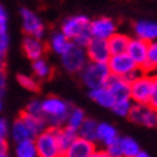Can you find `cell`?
<instances>
[{
  "mask_svg": "<svg viewBox=\"0 0 157 157\" xmlns=\"http://www.w3.org/2000/svg\"><path fill=\"white\" fill-rule=\"evenodd\" d=\"M130 101L138 105H157V79L153 75L141 74L130 84Z\"/></svg>",
  "mask_w": 157,
  "mask_h": 157,
  "instance_id": "obj_1",
  "label": "cell"
},
{
  "mask_svg": "<svg viewBox=\"0 0 157 157\" xmlns=\"http://www.w3.org/2000/svg\"><path fill=\"white\" fill-rule=\"evenodd\" d=\"M61 33L71 43L85 49V46L92 39L90 33V19L85 14L69 16L62 22Z\"/></svg>",
  "mask_w": 157,
  "mask_h": 157,
  "instance_id": "obj_2",
  "label": "cell"
},
{
  "mask_svg": "<svg viewBox=\"0 0 157 157\" xmlns=\"http://www.w3.org/2000/svg\"><path fill=\"white\" fill-rule=\"evenodd\" d=\"M71 105L67 101L61 100L58 97H48L40 101L43 120L46 121L48 128H61L67 121V117L71 111Z\"/></svg>",
  "mask_w": 157,
  "mask_h": 157,
  "instance_id": "obj_3",
  "label": "cell"
},
{
  "mask_svg": "<svg viewBox=\"0 0 157 157\" xmlns=\"http://www.w3.org/2000/svg\"><path fill=\"white\" fill-rule=\"evenodd\" d=\"M109 74L107 63H92L88 62L85 68L81 71V79L84 82V85L88 86L91 90H95L100 86H105V84L108 82Z\"/></svg>",
  "mask_w": 157,
  "mask_h": 157,
  "instance_id": "obj_4",
  "label": "cell"
},
{
  "mask_svg": "<svg viewBox=\"0 0 157 157\" xmlns=\"http://www.w3.org/2000/svg\"><path fill=\"white\" fill-rule=\"evenodd\" d=\"M38 157H62L55 128H46L33 138Z\"/></svg>",
  "mask_w": 157,
  "mask_h": 157,
  "instance_id": "obj_5",
  "label": "cell"
},
{
  "mask_svg": "<svg viewBox=\"0 0 157 157\" xmlns=\"http://www.w3.org/2000/svg\"><path fill=\"white\" fill-rule=\"evenodd\" d=\"M61 61H62V67L65 68L68 72H71V74H81V71L88 63L85 49L79 48V46L74 45V43H69L67 51L61 55Z\"/></svg>",
  "mask_w": 157,
  "mask_h": 157,
  "instance_id": "obj_6",
  "label": "cell"
},
{
  "mask_svg": "<svg viewBox=\"0 0 157 157\" xmlns=\"http://www.w3.org/2000/svg\"><path fill=\"white\" fill-rule=\"evenodd\" d=\"M107 67H108V71H109V74H111V76L121 78V79H125L131 72L138 69L137 65L131 61V58H130L127 53L111 55L108 62H107Z\"/></svg>",
  "mask_w": 157,
  "mask_h": 157,
  "instance_id": "obj_7",
  "label": "cell"
},
{
  "mask_svg": "<svg viewBox=\"0 0 157 157\" xmlns=\"http://www.w3.org/2000/svg\"><path fill=\"white\" fill-rule=\"evenodd\" d=\"M20 16H22V28L26 36H32V38L42 40L43 35H45V25L40 20V17L28 7L20 9Z\"/></svg>",
  "mask_w": 157,
  "mask_h": 157,
  "instance_id": "obj_8",
  "label": "cell"
},
{
  "mask_svg": "<svg viewBox=\"0 0 157 157\" xmlns=\"http://www.w3.org/2000/svg\"><path fill=\"white\" fill-rule=\"evenodd\" d=\"M128 120L134 124L144 125V127H156L157 124V113L150 105H138L133 104L128 113Z\"/></svg>",
  "mask_w": 157,
  "mask_h": 157,
  "instance_id": "obj_9",
  "label": "cell"
},
{
  "mask_svg": "<svg viewBox=\"0 0 157 157\" xmlns=\"http://www.w3.org/2000/svg\"><path fill=\"white\" fill-rule=\"evenodd\" d=\"M90 33L92 39L108 40L114 33H117V25L111 17L101 16L94 20H90Z\"/></svg>",
  "mask_w": 157,
  "mask_h": 157,
  "instance_id": "obj_10",
  "label": "cell"
},
{
  "mask_svg": "<svg viewBox=\"0 0 157 157\" xmlns=\"http://www.w3.org/2000/svg\"><path fill=\"white\" fill-rule=\"evenodd\" d=\"M85 55L86 59L92 63H107L111 56L107 40L91 39L90 43L85 46Z\"/></svg>",
  "mask_w": 157,
  "mask_h": 157,
  "instance_id": "obj_11",
  "label": "cell"
},
{
  "mask_svg": "<svg viewBox=\"0 0 157 157\" xmlns=\"http://www.w3.org/2000/svg\"><path fill=\"white\" fill-rule=\"evenodd\" d=\"M147 49H148V43L140 40V39H131L127 45V51L125 53L131 58V61L137 65V68L141 71L143 67L146 65V59H147Z\"/></svg>",
  "mask_w": 157,
  "mask_h": 157,
  "instance_id": "obj_12",
  "label": "cell"
},
{
  "mask_svg": "<svg viewBox=\"0 0 157 157\" xmlns=\"http://www.w3.org/2000/svg\"><path fill=\"white\" fill-rule=\"evenodd\" d=\"M97 150L95 144L78 137L69 147L63 151L62 157H91Z\"/></svg>",
  "mask_w": 157,
  "mask_h": 157,
  "instance_id": "obj_13",
  "label": "cell"
},
{
  "mask_svg": "<svg viewBox=\"0 0 157 157\" xmlns=\"http://www.w3.org/2000/svg\"><path fill=\"white\" fill-rule=\"evenodd\" d=\"M105 86L108 88L111 97L114 98V102L130 100V84L127 81H124L121 78L109 76V79L105 84Z\"/></svg>",
  "mask_w": 157,
  "mask_h": 157,
  "instance_id": "obj_14",
  "label": "cell"
},
{
  "mask_svg": "<svg viewBox=\"0 0 157 157\" xmlns=\"http://www.w3.org/2000/svg\"><path fill=\"white\" fill-rule=\"evenodd\" d=\"M136 39H140L146 43H153L157 38V25L151 20H138L134 25Z\"/></svg>",
  "mask_w": 157,
  "mask_h": 157,
  "instance_id": "obj_15",
  "label": "cell"
},
{
  "mask_svg": "<svg viewBox=\"0 0 157 157\" xmlns=\"http://www.w3.org/2000/svg\"><path fill=\"white\" fill-rule=\"evenodd\" d=\"M22 49H23L26 58L30 59L32 62L43 58L45 51H46L45 43L40 39L32 38V36H25L23 38V40H22Z\"/></svg>",
  "mask_w": 157,
  "mask_h": 157,
  "instance_id": "obj_16",
  "label": "cell"
},
{
  "mask_svg": "<svg viewBox=\"0 0 157 157\" xmlns=\"http://www.w3.org/2000/svg\"><path fill=\"white\" fill-rule=\"evenodd\" d=\"M118 131L114 125H111L108 123H98L97 127V141H101L105 147L109 146L111 143H114L118 138Z\"/></svg>",
  "mask_w": 157,
  "mask_h": 157,
  "instance_id": "obj_17",
  "label": "cell"
},
{
  "mask_svg": "<svg viewBox=\"0 0 157 157\" xmlns=\"http://www.w3.org/2000/svg\"><path fill=\"white\" fill-rule=\"evenodd\" d=\"M19 118L25 123V125L28 127V130L30 131V134L33 136V138L36 137V136H39L43 130L48 128L46 121H45L42 117H33V115H29V114H26V113L22 111L19 115Z\"/></svg>",
  "mask_w": 157,
  "mask_h": 157,
  "instance_id": "obj_18",
  "label": "cell"
},
{
  "mask_svg": "<svg viewBox=\"0 0 157 157\" xmlns=\"http://www.w3.org/2000/svg\"><path fill=\"white\" fill-rule=\"evenodd\" d=\"M130 42V36L124 33H114L111 38L107 40L108 43V49L111 55H121V53H125L127 51V45Z\"/></svg>",
  "mask_w": 157,
  "mask_h": 157,
  "instance_id": "obj_19",
  "label": "cell"
},
{
  "mask_svg": "<svg viewBox=\"0 0 157 157\" xmlns=\"http://www.w3.org/2000/svg\"><path fill=\"white\" fill-rule=\"evenodd\" d=\"M55 131H56V140H58L59 150H61V153L63 154V151L78 138V134H76L75 130L68 128L65 125L61 127V128H55Z\"/></svg>",
  "mask_w": 157,
  "mask_h": 157,
  "instance_id": "obj_20",
  "label": "cell"
},
{
  "mask_svg": "<svg viewBox=\"0 0 157 157\" xmlns=\"http://www.w3.org/2000/svg\"><path fill=\"white\" fill-rule=\"evenodd\" d=\"M97 127H98L97 120L85 118L84 123L81 124V127L76 130V134H78V137L84 138V140H88V141L95 144L97 143Z\"/></svg>",
  "mask_w": 157,
  "mask_h": 157,
  "instance_id": "obj_21",
  "label": "cell"
},
{
  "mask_svg": "<svg viewBox=\"0 0 157 157\" xmlns=\"http://www.w3.org/2000/svg\"><path fill=\"white\" fill-rule=\"evenodd\" d=\"M90 98L92 101H95L98 105L104 107V108H111L114 105V98L111 97L107 86H100V88H95V90H91Z\"/></svg>",
  "mask_w": 157,
  "mask_h": 157,
  "instance_id": "obj_22",
  "label": "cell"
},
{
  "mask_svg": "<svg viewBox=\"0 0 157 157\" xmlns=\"http://www.w3.org/2000/svg\"><path fill=\"white\" fill-rule=\"evenodd\" d=\"M9 133L12 136L16 144L25 140H33V136L30 134V131L28 130V127L25 125V123L20 118L14 120V123L12 124V128H9Z\"/></svg>",
  "mask_w": 157,
  "mask_h": 157,
  "instance_id": "obj_23",
  "label": "cell"
},
{
  "mask_svg": "<svg viewBox=\"0 0 157 157\" xmlns=\"http://www.w3.org/2000/svg\"><path fill=\"white\" fill-rule=\"evenodd\" d=\"M118 146L121 157H134L140 151V144L133 137H120Z\"/></svg>",
  "mask_w": 157,
  "mask_h": 157,
  "instance_id": "obj_24",
  "label": "cell"
},
{
  "mask_svg": "<svg viewBox=\"0 0 157 157\" xmlns=\"http://www.w3.org/2000/svg\"><path fill=\"white\" fill-rule=\"evenodd\" d=\"M85 118V113H84L82 108H71V111H69V114L67 117V121H65V127L76 131L81 127V124L84 123Z\"/></svg>",
  "mask_w": 157,
  "mask_h": 157,
  "instance_id": "obj_25",
  "label": "cell"
},
{
  "mask_svg": "<svg viewBox=\"0 0 157 157\" xmlns=\"http://www.w3.org/2000/svg\"><path fill=\"white\" fill-rule=\"evenodd\" d=\"M69 40H68L61 32H55V33L49 38V46L55 53L58 55H62V53L67 51V48L69 46Z\"/></svg>",
  "mask_w": 157,
  "mask_h": 157,
  "instance_id": "obj_26",
  "label": "cell"
},
{
  "mask_svg": "<svg viewBox=\"0 0 157 157\" xmlns=\"http://www.w3.org/2000/svg\"><path fill=\"white\" fill-rule=\"evenodd\" d=\"M14 153H16V157H38L33 140H25L17 143L14 147Z\"/></svg>",
  "mask_w": 157,
  "mask_h": 157,
  "instance_id": "obj_27",
  "label": "cell"
},
{
  "mask_svg": "<svg viewBox=\"0 0 157 157\" xmlns=\"http://www.w3.org/2000/svg\"><path fill=\"white\" fill-rule=\"evenodd\" d=\"M32 71H33L35 76L39 79H46L52 75V68L49 67V63L43 58L32 62Z\"/></svg>",
  "mask_w": 157,
  "mask_h": 157,
  "instance_id": "obj_28",
  "label": "cell"
},
{
  "mask_svg": "<svg viewBox=\"0 0 157 157\" xmlns=\"http://www.w3.org/2000/svg\"><path fill=\"white\" fill-rule=\"evenodd\" d=\"M17 82H19V85L25 90L30 91V92H38L40 90V86H39V82L36 81V78L32 75H28V74H19L17 75Z\"/></svg>",
  "mask_w": 157,
  "mask_h": 157,
  "instance_id": "obj_29",
  "label": "cell"
},
{
  "mask_svg": "<svg viewBox=\"0 0 157 157\" xmlns=\"http://www.w3.org/2000/svg\"><path fill=\"white\" fill-rule=\"evenodd\" d=\"M133 107V102L131 101H118V102H114V105L111 107V109L114 111V114L120 115V117H128L130 109Z\"/></svg>",
  "mask_w": 157,
  "mask_h": 157,
  "instance_id": "obj_30",
  "label": "cell"
},
{
  "mask_svg": "<svg viewBox=\"0 0 157 157\" xmlns=\"http://www.w3.org/2000/svg\"><path fill=\"white\" fill-rule=\"evenodd\" d=\"M23 113H26V114L29 115H33V117H42V109H40V101L38 100H33L30 101L28 105H26V108H25Z\"/></svg>",
  "mask_w": 157,
  "mask_h": 157,
  "instance_id": "obj_31",
  "label": "cell"
},
{
  "mask_svg": "<svg viewBox=\"0 0 157 157\" xmlns=\"http://www.w3.org/2000/svg\"><path fill=\"white\" fill-rule=\"evenodd\" d=\"M7 33V13L5 7L0 5V35Z\"/></svg>",
  "mask_w": 157,
  "mask_h": 157,
  "instance_id": "obj_32",
  "label": "cell"
},
{
  "mask_svg": "<svg viewBox=\"0 0 157 157\" xmlns=\"http://www.w3.org/2000/svg\"><path fill=\"white\" fill-rule=\"evenodd\" d=\"M7 134H9V124H7V121L5 118L0 117V138L6 140Z\"/></svg>",
  "mask_w": 157,
  "mask_h": 157,
  "instance_id": "obj_33",
  "label": "cell"
},
{
  "mask_svg": "<svg viewBox=\"0 0 157 157\" xmlns=\"http://www.w3.org/2000/svg\"><path fill=\"white\" fill-rule=\"evenodd\" d=\"M6 84H7V78H6V71H0V100L6 91Z\"/></svg>",
  "mask_w": 157,
  "mask_h": 157,
  "instance_id": "obj_34",
  "label": "cell"
},
{
  "mask_svg": "<svg viewBox=\"0 0 157 157\" xmlns=\"http://www.w3.org/2000/svg\"><path fill=\"white\" fill-rule=\"evenodd\" d=\"M0 154H7V140L0 138Z\"/></svg>",
  "mask_w": 157,
  "mask_h": 157,
  "instance_id": "obj_35",
  "label": "cell"
},
{
  "mask_svg": "<svg viewBox=\"0 0 157 157\" xmlns=\"http://www.w3.org/2000/svg\"><path fill=\"white\" fill-rule=\"evenodd\" d=\"M91 157H108V154L105 153V150H95Z\"/></svg>",
  "mask_w": 157,
  "mask_h": 157,
  "instance_id": "obj_36",
  "label": "cell"
},
{
  "mask_svg": "<svg viewBox=\"0 0 157 157\" xmlns=\"http://www.w3.org/2000/svg\"><path fill=\"white\" fill-rule=\"evenodd\" d=\"M134 157H151V156H150L148 153L143 151V150H140V151H138V153H137V154H136V156H134Z\"/></svg>",
  "mask_w": 157,
  "mask_h": 157,
  "instance_id": "obj_37",
  "label": "cell"
},
{
  "mask_svg": "<svg viewBox=\"0 0 157 157\" xmlns=\"http://www.w3.org/2000/svg\"><path fill=\"white\" fill-rule=\"evenodd\" d=\"M2 108H3V102H2V100H0V111H2Z\"/></svg>",
  "mask_w": 157,
  "mask_h": 157,
  "instance_id": "obj_38",
  "label": "cell"
},
{
  "mask_svg": "<svg viewBox=\"0 0 157 157\" xmlns=\"http://www.w3.org/2000/svg\"><path fill=\"white\" fill-rule=\"evenodd\" d=\"M0 157H9L7 154H0Z\"/></svg>",
  "mask_w": 157,
  "mask_h": 157,
  "instance_id": "obj_39",
  "label": "cell"
}]
</instances>
